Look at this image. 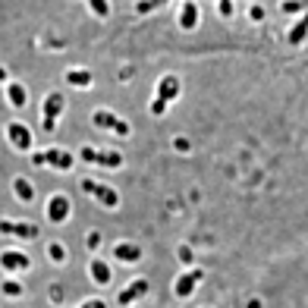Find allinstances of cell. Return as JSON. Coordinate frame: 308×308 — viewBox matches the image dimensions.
Masks as SVG:
<instances>
[{
    "label": "cell",
    "instance_id": "6da1fadb",
    "mask_svg": "<svg viewBox=\"0 0 308 308\" xmlns=\"http://www.w3.org/2000/svg\"><path fill=\"white\" fill-rule=\"evenodd\" d=\"M82 189H85V192H95V195H98V201H101V204H107V208H116V204H119L116 192H114V189H107V186H95L91 179H85Z\"/></svg>",
    "mask_w": 308,
    "mask_h": 308
},
{
    "label": "cell",
    "instance_id": "7a4b0ae2",
    "mask_svg": "<svg viewBox=\"0 0 308 308\" xmlns=\"http://www.w3.org/2000/svg\"><path fill=\"white\" fill-rule=\"evenodd\" d=\"M66 214H70V201H66L63 195H54V198H50V204H47V217H50V224H63Z\"/></svg>",
    "mask_w": 308,
    "mask_h": 308
},
{
    "label": "cell",
    "instance_id": "3957f363",
    "mask_svg": "<svg viewBox=\"0 0 308 308\" xmlns=\"http://www.w3.org/2000/svg\"><path fill=\"white\" fill-rule=\"evenodd\" d=\"M95 123L98 126H104V129H116V132H129V126H126V123H119V116H114V114H107V110H98V114H95Z\"/></svg>",
    "mask_w": 308,
    "mask_h": 308
},
{
    "label": "cell",
    "instance_id": "277c9868",
    "mask_svg": "<svg viewBox=\"0 0 308 308\" xmlns=\"http://www.w3.org/2000/svg\"><path fill=\"white\" fill-rule=\"evenodd\" d=\"M179 25H183V29H195V25H198V6H195L192 0H186L183 10H179Z\"/></svg>",
    "mask_w": 308,
    "mask_h": 308
},
{
    "label": "cell",
    "instance_id": "5b68a950",
    "mask_svg": "<svg viewBox=\"0 0 308 308\" xmlns=\"http://www.w3.org/2000/svg\"><path fill=\"white\" fill-rule=\"evenodd\" d=\"M142 293H148V280H135V283H129L123 289V296H119V305H129L135 296H142Z\"/></svg>",
    "mask_w": 308,
    "mask_h": 308
},
{
    "label": "cell",
    "instance_id": "8992f818",
    "mask_svg": "<svg viewBox=\"0 0 308 308\" xmlns=\"http://www.w3.org/2000/svg\"><path fill=\"white\" fill-rule=\"evenodd\" d=\"M0 264H3V268H13V270H25L29 268V258L19 255V252H3L0 255Z\"/></svg>",
    "mask_w": 308,
    "mask_h": 308
},
{
    "label": "cell",
    "instance_id": "52a82bcc",
    "mask_svg": "<svg viewBox=\"0 0 308 308\" xmlns=\"http://www.w3.org/2000/svg\"><path fill=\"white\" fill-rule=\"evenodd\" d=\"M6 135H10V139L16 142V148H29L32 145V139H29V132H25V126H19V123H10V129H6Z\"/></svg>",
    "mask_w": 308,
    "mask_h": 308
},
{
    "label": "cell",
    "instance_id": "ba28073f",
    "mask_svg": "<svg viewBox=\"0 0 308 308\" xmlns=\"http://www.w3.org/2000/svg\"><path fill=\"white\" fill-rule=\"evenodd\" d=\"M63 107V98L60 95H50L47 101V114H44V129H54V119H57V110Z\"/></svg>",
    "mask_w": 308,
    "mask_h": 308
},
{
    "label": "cell",
    "instance_id": "9c48e42d",
    "mask_svg": "<svg viewBox=\"0 0 308 308\" xmlns=\"http://www.w3.org/2000/svg\"><path fill=\"white\" fill-rule=\"evenodd\" d=\"M198 280H201V270H192L189 277H183V280L176 283V296H189L192 289H195V283H198Z\"/></svg>",
    "mask_w": 308,
    "mask_h": 308
},
{
    "label": "cell",
    "instance_id": "30bf717a",
    "mask_svg": "<svg viewBox=\"0 0 308 308\" xmlns=\"http://www.w3.org/2000/svg\"><path fill=\"white\" fill-rule=\"evenodd\" d=\"M44 164H54L60 170H70L73 167V157H70V154H63V151H50V154H44Z\"/></svg>",
    "mask_w": 308,
    "mask_h": 308
},
{
    "label": "cell",
    "instance_id": "8fae6325",
    "mask_svg": "<svg viewBox=\"0 0 308 308\" xmlns=\"http://www.w3.org/2000/svg\"><path fill=\"white\" fill-rule=\"evenodd\" d=\"M91 277H95V283H110L114 270H110L104 261H95V264H91Z\"/></svg>",
    "mask_w": 308,
    "mask_h": 308
},
{
    "label": "cell",
    "instance_id": "7c38bea8",
    "mask_svg": "<svg viewBox=\"0 0 308 308\" xmlns=\"http://www.w3.org/2000/svg\"><path fill=\"white\" fill-rule=\"evenodd\" d=\"M6 98H10L13 107H22L25 104V88H22V85H16V82H10V85H6Z\"/></svg>",
    "mask_w": 308,
    "mask_h": 308
},
{
    "label": "cell",
    "instance_id": "4fadbf2b",
    "mask_svg": "<svg viewBox=\"0 0 308 308\" xmlns=\"http://www.w3.org/2000/svg\"><path fill=\"white\" fill-rule=\"evenodd\" d=\"M0 230H6V233H19V236H38V227H19V224H10V220H3Z\"/></svg>",
    "mask_w": 308,
    "mask_h": 308
},
{
    "label": "cell",
    "instance_id": "5bb4252c",
    "mask_svg": "<svg viewBox=\"0 0 308 308\" xmlns=\"http://www.w3.org/2000/svg\"><path fill=\"white\" fill-rule=\"evenodd\" d=\"M114 255H116V258H126V261H139V258H142V252H139V249H132L129 242L116 245V249H114Z\"/></svg>",
    "mask_w": 308,
    "mask_h": 308
},
{
    "label": "cell",
    "instance_id": "9a60e30c",
    "mask_svg": "<svg viewBox=\"0 0 308 308\" xmlns=\"http://www.w3.org/2000/svg\"><path fill=\"white\" fill-rule=\"evenodd\" d=\"M157 95H164V101H173L176 98V79H173V76H167V79L157 85Z\"/></svg>",
    "mask_w": 308,
    "mask_h": 308
},
{
    "label": "cell",
    "instance_id": "2e32d148",
    "mask_svg": "<svg viewBox=\"0 0 308 308\" xmlns=\"http://www.w3.org/2000/svg\"><path fill=\"white\" fill-rule=\"evenodd\" d=\"M13 189H16V195H19L22 201H32V198H35V192H32V186L25 183V179H13Z\"/></svg>",
    "mask_w": 308,
    "mask_h": 308
},
{
    "label": "cell",
    "instance_id": "e0dca14e",
    "mask_svg": "<svg viewBox=\"0 0 308 308\" xmlns=\"http://www.w3.org/2000/svg\"><path fill=\"white\" fill-rule=\"evenodd\" d=\"M95 160H98V164H104V167H119V164H123V157H119L116 151H110V154H95Z\"/></svg>",
    "mask_w": 308,
    "mask_h": 308
},
{
    "label": "cell",
    "instance_id": "ac0fdd59",
    "mask_svg": "<svg viewBox=\"0 0 308 308\" xmlns=\"http://www.w3.org/2000/svg\"><path fill=\"white\" fill-rule=\"evenodd\" d=\"M305 32H308V16H305V19H302V22H299L296 29H293V35H289V41H293V44H302Z\"/></svg>",
    "mask_w": 308,
    "mask_h": 308
},
{
    "label": "cell",
    "instance_id": "d6986e66",
    "mask_svg": "<svg viewBox=\"0 0 308 308\" xmlns=\"http://www.w3.org/2000/svg\"><path fill=\"white\" fill-rule=\"evenodd\" d=\"M66 79H70L73 85H88V82H91V76H88V73H70Z\"/></svg>",
    "mask_w": 308,
    "mask_h": 308
},
{
    "label": "cell",
    "instance_id": "ffe728a7",
    "mask_svg": "<svg viewBox=\"0 0 308 308\" xmlns=\"http://www.w3.org/2000/svg\"><path fill=\"white\" fill-rule=\"evenodd\" d=\"M88 3H91V10H95L98 16H107V13H110V6H107V0H88Z\"/></svg>",
    "mask_w": 308,
    "mask_h": 308
},
{
    "label": "cell",
    "instance_id": "44dd1931",
    "mask_svg": "<svg viewBox=\"0 0 308 308\" xmlns=\"http://www.w3.org/2000/svg\"><path fill=\"white\" fill-rule=\"evenodd\" d=\"M19 293H22V286L16 283V280H6L3 283V296H19Z\"/></svg>",
    "mask_w": 308,
    "mask_h": 308
},
{
    "label": "cell",
    "instance_id": "7402d4cb",
    "mask_svg": "<svg viewBox=\"0 0 308 308\" xmlns=\"http://www.w3.org/2000/svg\"><path fill=\"white\" fill-rule=\"evenodd\" d=\"M50 258H54V261H63V258H66V252L60 249L57 242H50Z\"/></svg>",
    "mask_w": 308,
    "mask_h": 308
},
{
    "label": "cell",
    "instance_id": "603a6c76",
    "mask_svg": "<svg viewBox=\"0 0 308 308\" xmlns=\"http://www.w3.org/2000/svg\"><path fill=\"white\" fill-rule=\"evenodd\" d=\"M299 6H302V3H299V0H283V13H296Z\"/></svg>",
    "mask_w": 308,
    "mask_h": 308
},
{
    "label": "cell",
    "instance_id": "cb8c5ba5",
    "mask_svg": "<svg viewBox=\"0 0 308 308\" xmlns=\"http://www.w3.org/2000/svg\"><path fill=\"white\" fill-rule=\"evenodd\" d=\"M164 107H167V101H164V98H157V101L151 104V114H164Z\"/></svg>",
    "mask_w": 308,
    "mask_h": 308
},
{
    "label": "cell",
    "instance_id": "d4e9b609",
    "mask_svg": "<svg viewBox=\"0 0 308 308\" xmlns=\"http://www.w3.org/2000/svg\"><path fill=\"white\" fill-rule=\"evenodd\" d=\"M101 245V233H88V249H98Z\"/></svg>",
    "mask_w": 308,
    "mask_h": 308
},
{
    "label": "cell",
    "instance_id": "484cf974",
    "mask_svg": "<svg viewBox=\"0 0 308 308\" xmlns=\"http://www.w3.org/2000/svg\"><path fill=\"white\" fill-rule=\"evenodd\" d=\"M173 145H176V151H189V148H192V145H189V139H176Z\"/></svg>",
    "mask_w": 308,
    "mask_h": 308
},
{
    "label": "cell",
    "instance_id": "4316f807",
    "mask_svg": "<svg viewBox=\"0 0 308 308\" xmlns=\"http://www.w3.org/2000/svg\"><path fill=\"white\" fill-rule=\"evenodd\" d=\"M179 261L189 264V261H192V249H179Z\"/></svg>",
    "mask_w": 308,
    "mask_h": 308
},
{
    "label": "cell",
    "instance_id": "83f0119b",
    "mask_svg": "<svg viewBox=\"0 0 308 308\" xmlns=\"http://www.w3.org/2000/svg\"><path fill=\"white\" fill-rule=\"evenodd\" d=\"M252 19H255V22L264 19V10H261V6H252Z\"/></svg>",
    "mask_w": 308,
    "mask_h": 308
},
{
    "label": "cell",
    "instance_id": "f1b7e54d",
    "mask_svg": "<svg viewBox=\"0 0 308 308\" xmlns=\"http://www.w3.org/2000/svg\"><path fill=\"white\" fill-rule=\"evenodd\" d=\"M220 10H224V16H230L233 13V3H230V0H220Z\"/></svg>",
    "mask_w": 308,
    "mask_h": 308
},
{
    "label": "cell",
    "instance_id": "f546056e",
    "mask_svg": "<svg viewBox=\"0 0 308 308\" xmlns=\"http://www.w3.org/2000/svg\"><path fill=\"white\" fill-rule=\"evenodd\" d=\"M151 3H164V0H151Z\"/></svg>",
    "mask_w": 308,
    "mask_h": 308
}]
</instances>
